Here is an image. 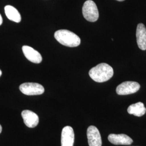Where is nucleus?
<instances>
[{
	"label": "nucleus",
	"mask_w": 146,
	"mask_h": 146,
	"mask_svg": "<svg viewBox=\"0 0 146 146\" xmlns=\"http://www.w3.org/2000/svg\"><path fill=\"white\" fill-rule=\"evenodd\" d=\"M20 90L26 95H38L44 92V88L41 84L33 82L22 84L20 86Z\"/></svg>",
	"instance_id": "nucleus-4"
},
{
	"label": "nucleus",
	"mask_w": 146,
	"mask_h": 146,
	"mask_svg": "<svg viewBox=\"0 0 146 146\" xmlns=\"http://www.w3.org/2000/svg\"><path fill=\"white\" fill-rule=\"evenodd\" d=\"M82 14L86 20L94 22L97 21L99 17L98 7L94 1H86L82 7Z\"/></svg>",
	"instance_id": "nucleus-3"
},
{
	"label": "nucleus",
	"mask_w": 146,
	"mask_h": 146,
	"mask_svg": "<svg viewBox=\"0 0 146 146\" xmlns=\"http://www.w3.org/2000/svg\"><path fill=\"white\" fill-rule=\"evenodd\" d=\"M136 40L139 48L142 50H146V28L143 23L138 24L136 28Z\"/></svg>",
	"instance_id": "nucleus-11"
},
{
	"label": "nucleus",
	"mask_w": 146,
	"mask_h": 146,
	"mask_svg": "<svg viewBox=\"0 0 146 146\" xmlns=\"http://www.w3.org/2000/svg\"><path fill=\"white\" fill-rule=\"evenodd\" d=\"M140 88V84L134 81H125L119 84L116 88V93L120 95L134 94Z\"/></svg>",
	"instance_id": "nucleus-5"
},
{
	"label": "nucleus",
	"mask_w": 146,
	"mask_h": 146,
	"mask_svg": "<svg viewBox=\"0 0 146 146\" xmlns=\"http://www.w3.org/2000/svg\"><path fill=\"white\" fill-rule=\"evenodd\" d=\"M116 1H123L125 0H116Z\"/></svg>",
	"instance_id": "nucleus-17"
},
{
	"label": "nucleus",
	"mask_w": 146,
	"mask_h": 146,
	"mask_svg": "<svg viewBox=\"0 0 146 146\" xmlns=\"http://www.w3.org/2000/svg\"><path fill=\"white\" fill-rule=\"evenodd\" d=\"M21 115L25 124L28 127L34 128L38 124V116L34 112L29 110H25L22 111Z\"/></svg>",
	"instance_id": "nucleus-7"
},
{
	"label": "nucleus",
	"mask_w": 146,
	"mask_h": 146,
	"mask_svg": "<svg viewBox=\"0 0 146 146\" xmlns=\"http://www.w3.org/2000/svg\"><path fill=\"white\" fill-rule=\"evenodd\" d=\"M54 37L60 43L67 47H78L81 43L80 38L76 34L66 29L56 31Z\"/></svg>",
	"instance_id": "nucleus-2"
},
{
	"label": "nucleus",
	"mask_w": 146,
	"mask_h": 146,
	"mask_svg": "<svg viewBox=\"0 0 146 146\" xmlns=\"http://www.w3.org/2000/svg\"><path fill=\"white\" fill-rule=\"evenodd\" d=\"M108 139L110 143L115 145H131L133 142L129 136L123 134H111L108 136Z\"/></svg>",
	"instance_id": "nucleus-10"
},
{
	"label": "nucleus",
	"mask_w": 146,
	"mask_h": 146,
	"mask_svg": "<svg viewBox=\"0 0 146 146\" xmlns=\"http://www.w3.org/2000/svg\"><path fill=\"white\" fill-rule=\"evenodd\" d=\"M89 75L94 81L101 83L111 78L114 75V70L109 64L102 63L92 68L89 72Z\"/></svg>",
	"instance_id": "nucleus-1"
},
{
	"label": "nucleus",
	"mask_w": 146,
	"mask_h": 146,
	"mask_svg": "<svg viewBox=\"0 0 146 146\" xmlns=\"http://www.w3.org/2000/svg\"><path fill=\"white\" fill-rule=\"evenodd\" d=\"M72 127L66 126L63 128L61 133V146H73L75 139Z\"/></svg>",
	"instance_id": "nucleus-8"
},
{
	"label": "nucleus",
	"mask_w": 146,
	"mask_h": 146,
	"mask_svg": "<svg viewBox=\"0 0 146 146\" xmlns=\"http://www.w3.org/2000/svg\"><path fill=\"white\" fill-rule=\"evenodd\" d=\"M1 75H2V72H1V70H0V76H1Z\"/></svg>",
	"instance_id": "nucleus-16"
},
{
	"label": "nucleus",
	"mask_w": 146,
	"mask_h": 146,
	"mask_svg": "<svg viewBox=\"0 0 146 146\" xmlns=\"http://www.w3.org/2000/svg\"><path fill=\"white\" fill-rule=\"evenodd\" d=\"M127 111L131 115L141 117L145 114L146 108L145 107L144 104L142 102H139L137 103L129 106L128 108Z\"/></svg>",
	"instance_id": "nucleus-12"
},
{
	"label": "nucleus",
	"mask_w": 146,
	"mask_h": 146,
	"mask_svg": "<svg viewBox=\"0 0 146 146\" xmlns=\"http://www.w3.org/2000/svg\"><path fill=\"white\" fill-rule=\"evenodd\" d=\"M2 126H1V125H0V134H1V133L2 132Z\"/></svg>",
	"instance_id": "nucleus-15"
},
{
	"label": "nucleus",
	"mask_w": 146,
	"mask_h": 146,
	"mask_svg": "<svg viewBox=\"0 0 146 146\" xmlns=\"http://www.w3.org/2000/svg\"><path fill=\"white\" fill-rule=\"evenodd\" d=\"M5 15L9 20L16 23L21 22V15L15 8L11 5H6L5 8Z\"/></svg>",
	"instance_id": "nucleus-13"
},
{
	"label": "nucleus",
	"mask_w": 146,
	"mask_h": 146,
	"mask_svg": "<svg viewBox=\"0 0 146 146\" xmlns=\"http://www.w3.org/2000/svg\"><path fill=\"white\" fill-rule=\"evenodd\" d=\"M89 146H101L102 140L99 131L94 125L89 126L87 131Z\"/></svg>",
	"instance_id": "nucleus-6"
},
{
	"label": "nucleus",
	"mask_w": 146,
	"mask_h": 146,
	"mask_svg": "<svg viewBox=\"0 0 146 146\" xmlns=\"http://www.w3.org/2000/svg\"><path fill=\"white\" fill-rule=\"evenodd\" d=\"M22 51L25 57L31 62L40 63L42 62V56L40 53L32 47L23 46L22 47Z\"/></svg>",
	"instance_id": "nucleus-9"
},
{
	"label": "nucleus",
	"mask_w": 146,
	"mask_h": 146,
	"mask_svg": "<svg viewBox=\"0 0 146 146\" xmlns=\"http://www.w3.org/2000/svg\"><path fill=\"white\" fill-rule=\"evenodd\" d=\"M2 22H3V19H2V17L0 14V26L2 24Z\"/></svg>",
	"instance_id": "nucleus-14"
}]
</instances>
